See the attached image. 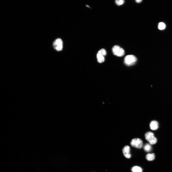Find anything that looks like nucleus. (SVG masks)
<instances>
[{"mask_svg":"<svg viewBox=\"0 0 172 172\" xmlns=\"http://www.w3.org/2000/svg\"><path fill=\"white\" fill-rule=\"evenodd\" d=\"M137 61V58L135 56L132 55H129L125 57L124 62L126 65L130 66L134 64Z\"/></svg>","mask_w":172,"mask_h":172,"instance_id":"obj_1","label":"nucleus"},{"mask_svg":"<svg viewBox=\"0 0 172 172\" xmlns=\"http://www.w3.org/2000/svg\"><path fill=\"white\" fill-rule=\"evenodd\" d=\"M112 51L114 55L118 57H122L124 54V50L118 45H116L113 46Z\"/></svg>","mask_w":172,"mask_h":172,"instance_id":"obj_2","label":"nucleus"},{"mask_svg":"<svg viewBox=\"0 0 172 172\" xmlns=\"http://www.w3.org/2000/svg\"><path fill=\"white\" fill-rule=\"evenodd\" d=\"M145 137L146 140L151 145L155 144L157 142V139L154 136L153 133L151 132H146L145 134Z\"/></svg>","mask_w":172,"mask_h":172,"instance_id":"obj_3","label":"nucleus"},{"mask_svg":"<svg viewBox=\"0 0 172 172\" xmlns=\"http://www.w3.org/2000/svg\"><path fill=\"white\" fill-rule=\"evenodd\" d=\"M130 144L132 146L138 149L141 148L143 145V142L142 140L139 138L132 139Z\"/></svg>","mask_w":172,"mask_h":172,"instance_id":"obj_4","label":"nucleus"},{"mask_svg":"<svg viewBox=\"0 0 172 172\" xmlns=\"http://www.w3.org/2000/svg\"><path fill=\"white\" fill-rule=\"evenodd\" d=\"M53 46L54 48L57 51H60L63 48V42L60 38L56 39L54 42Z\"/></svg>","mask_w":172,"mask_h":172,"instance_id":"obj_5","label":"nucleus"},{"mask_svg":"<svg viewBox=\"0 0 172 172\" xmlns=\"http://www.w3.org/2000/svg\"><path fill=\"white\" fill-rule=\"evenodd\" d=\"M130 149L128 145L125 146L122 149V152L124 156L126 158L129 159L131 157Z\"/></svg>","mask_w":172,"mask_h":172,"instance_id":"obj_6","label":"nucleus"},{"mask_svg":"<svg viewBox=\"0 0 172 172\" xmlns=\"http://www.w3.org/2000/svg\"><path fill=\"white\" fill-rule=\"evenodd\" d=\"M150 128L151 130H156L158 128V123L156 120H153L150 123Z\"/></svg>","mask_w":172,"mask_h":172,"instance_id":"obj_7","label":"nucleus"},{"mask_svg":"<svg viewBox=\"0 0 172 172\" xmlns=\"http://www.w3.org/2000/svg\"><path fill=\"white\" fill-rule=\"evenodd\" d=\"M96 58L97 61L99 63H102L105 61L104 56L99 53H97Z\"/></svg>","mask_w":172,"mask_h":172,"instance_id":"obj_8","label":"nucleus"},{"mask_svg":"<svg viewBox=\"0 0 172 172\" xmlns=\"http://www.w3.org/2000/svg\"><path fill=\"white\" fill-rule=\"evenodd\" d=\"M145 157L148 161H152L155 159V155L153 153L148 154L146 155Z\"/></svg>","mask_w":172,"mask_h":172,"instance_id":"obj_9","label":"nucleus"},{"mask_svg":"<svg viewBox=\"0 0 172 172\" xmlns=\"http://www.w3.org/2000/svg\"><path fill=\"white\" fill-rule=\"evenodd\" d=\"M131 170L133 172H142V168L138 166L133 167L131 169Z\"/></svg>","mask_w":172,"mask_h":172,"instance_id":"obj_10","label":"nucleus"},{"mask_svg":"<svg viewBox=\"0 0 172 172\" xmlns=\"http://www.w3.org/2000/svg\"><path fill=\"white\" fill-rule=\"evenodd\" d=\"M144 150L147 152H149L152 149L151 145L149 144H146L144 146Z\"/></svg>","mask_w":172,"mask_h":172,"instance_id":"obj_11","label":"nucleus"},{"mask_svg":"<svg viewBox=\"0 0 172 172\" xmlns=\"http://www.w3.org/2000/svg\"><path fill=\"white\" fill-rule=\"evenodd\" d=\"M165 24L163 22H159L158 25V28L160 30H162L164 29L166 27Z\"/></svg>","mask_w":172,"mask_h":172,"instance_id":"obj_12","label":"nucleus"},{"mask_svg":"<svg viewBox=\"0 0 172 172\" xmlns=\"http://www.w3.org/2000/svg\"><path fill=\"white\" fill-rule=\"evenodd\" d=\"M97 53L101 54L104 56L106 55L107 53L106 50L103 48L99 50Z\"/></svg>","mask_w":172,"mask_h":172,"instance_id":"obj_13","label":"nucleus"},{"mask_svg":"<svg viewBox=\"0 0 172 172\" xmlns=\"http://www.w3.org/2000/svg\"><path fill=\"white\" fill-rule=\"evenodd\" d=\"M124 2V0H116L115 1V4L118 6L122 5Z\"/></svg>","mask_w":172,"mask_h":172,"instance_id":"obj_14","label":"nucleus"},{"mask_svg":"<svg viewBox=\"0 0 172 172\" xmlns=\"http://www.w3.org/2000/svg\"><path fill=\"white\" fill-rule=\"evenodd\" d=\"M142 1V0H135L136 2L138 3H139L141 2Z\"/></svg>","mask_w":172,"mask_h":172,"instance_id":"obj_15","label":"nucleus"}]
</instances>
